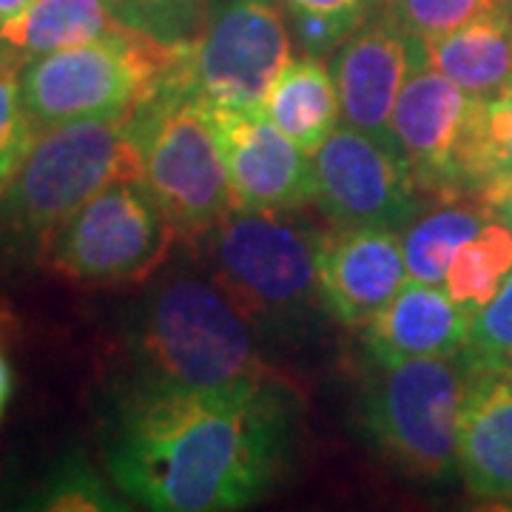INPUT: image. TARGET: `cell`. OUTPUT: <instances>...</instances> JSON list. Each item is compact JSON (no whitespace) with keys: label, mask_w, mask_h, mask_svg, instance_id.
<instances>
[{"label":"cell","mask_w":512,"mask_h":512,"mask_svg":"<svg viewBox=\"0 0 512 512\" xmlns=\"http://www.w3.org/2000/svg\"><path fill=\"white\" fill-rule=\"evenodd\" d=\"M296 450V407L274 376L211 387L134 379L111 410V481L157 512L242 510Z\"/></svg>","instance_id":"obj_1"},{"label":"cell","mask_w":512,"mask_h":512,"mask_svg":"<svg viewBox=\"0 0 512 512\" xmlns=\"http://www.w3.org/2000/svg\"><path fill=\"white\" fill-rule=\"evenodd\" d=\"M120 180H143L131 114L37 134L0 197V248L23 259H43L57 228Z\"/></svg>","instance_id":"obj_2"},{"label":"cell","mask_w":512,"mask_h":512,"mask_svg":"<svg viewBox=\"0 0 512 512\" xmlns=\"http://www.w3.org/2000/svg\"><path fill=\"white\" fill-rule=\"evenodd\" d=\"M183 43L117 29L20 66L23 106L37 134L80 120L128 117L180 74Z\"/></svg>","instance_id":"obj_3"},{"label":"cell","mask_w":512,"mask_h":512,"mask_svg":"<svg viewBox=\"0 0 512 512\" xmlns=\"http://www.w3.org/2000/svg\"><path fill=\"white\" fill-rule=\"evenodd\" d=\"M134 345L137 379L211 387L274 376L259 350V328L217 279L177 276L151 293Z\"/></svg>","instance_id":"obj_4"},{"label":"cell","mask_w":512,"mask_h":512,"mask_svg":"<svg viewBox=\"0 0 512 512\" xmlns=\"http://www.w3.org/2000/svg\"><path fill=\"white\" fill-rule=\"evenodd\" d=\"M470 373L473 365L464 353L393 365L367 359V379L356 404L367 444L407 478H453L458 416Z\"/></svg>","instance_id":"obj_5"},{"label":"cell","mask_w":512,"mask_h":512,"mask_svg":"<svg viewBox=\"0 0 512 512\" xmlns=\"http://www.w3.org/2000/svg\"><path fill=\"white\" fill-rule=\"evenodd\" d=\"M214 279L259 333H299L311 313H325L319 296V231L282 214L231 211L208 234Z\"/></svg>","instance_id":"obj_6"},{"label":"cell","mask_w":512,"mask_h":512,"mask_svg":"<svg viewBox=\"0 0 512 512\" xmlns=\"http://www.w3.org/2000/svg\"><path fill=\"white\" fill-rule=\"evenodd\" d=\"M131 126L148 191L180 234L208 239L231 211H237L208 109L177 86H165L131 114Z\"/></svg>","instance_id":"obj_7"},{"label":"cell","mask_w":512,"mask_h":512,"mask_svg":"<svg viewBox=\"0 0 512 512\" xmlns=\"http://www.w3.org/2000/svg\"><path fill=\"white\" fill-rule=\"evenodd\" d=\"M180 228L143 180H120L74 211L49 239V271L86 288L146 282L171 254Z\"/></svg>","instance_id":"obj_8"},{"label":"cell","mask_w":512,"mask_h":512,"mask_svg":"<svg viewBox=\"0 0 512 512\" xmlns=\"http://www.w3.org/2000/svg\"><path fill=\"white\" fill-rule=\"evenodd\" d=\"M291 35L274 0H217L183 43L171 86L205 109H262L291 63Z\"/></svg>","instance_id":"obj_9"},{"label":"cell","mask_w":512,"mask_h":512,"mask_svg":"<svg viewBox=\"0 0 512 512\" xmlns=\"http://www.w3.org/2000/svg\"><path fill=\"white\" fill-rule=\"evenodd\" d=\"M311 160L313 202L336 228L404 231L430 202L393 148L348 123L336 128Z\"/></svg>","instance_id":"obj_10"},{"label":"cell","mask_w":512,"mask_h":512,"mask_svg":"<svg viewBox=\"0 0 512 512\" xmlns=\"http://www.w3.org/2000/svg\"><path fill=\"white\" fill-rule=\"evenodd\" d=\"M237 211L291 214L316 197L313 160L259 109H208Z\"/></svg>","instance_id":"obj_11"},{"label":"cell","mask_w":512,"mask_h":512,"mask_svg":"<svg viewBox=\"0 0 512 512\" xmlns=\"http://www.w3.org/2000/svg\"><path fill=\"white\" fill-rule=\"evenodd\" d=\"M473 100L427 63L404 83L390 131L410 180L427 200H467L458 183V154Z\"/></svg>","instance_id":"obj_12"},{"label":"cell","mask_w":512,"mask_h":512,"mask_svg":"<svg viewBox=\"0 0 512 512\" xmlns=\"http://www.w3.org/2000/svg\"><path fill=\"white\" fill-rule=\"evenodd\" d=\"M421 63L424 43L399 29L382 6L333 52L330 60L342 120L396 151L390 131L393 109L404 83Z\"/></svg>","instance_id":"obj_13"},{"label":"cell","mask_w":512,"mask_h":512,"mask_svg":"<svg viewBox=\"0 0 512 512\" xmlns=\"http://www.w3.org/2000/svg\"><path fill=\"white\" fill-rule=\"evenodd\" d=\"M316 271L325 313L362 330L407 282L402 231L333 225L319 239Z\"/></svg>","instance_id":"obj_14"},{"label":"cell","mask_w":512,"mask_h":512,"mask_svg":"<svg viewBox=\"0 0 512 512\" xmlns=\"http://www.w3.org/2000/svg\"><path fill=\"white\" fill-rule=\"evenodd\" d=\"M456 467L478 501L512 504V365L473 367L458 416Z\"/></svg>","instance_id":"obj_15"},{"label":"cell","mask_w":512,"mask_h":512,"mask_svg":"<svg viewBox=\"0 0 512 512\" xmlns=\"http://www.w3.org/2000/svg\"><path fill=\"white\" fill-rule=\"evenodd\" d=\"M476 313L447 293L444 285L410 279L396 296L367 322V359L393 365L404 359H447L461 356Z\"/></svg>","instance_id":"obj_16"},{"label":"cell","mask_w":512,"mask_h":512,"mask_svg":"<svg viewBox=\"0 0 512 512\" xmlns=\"http://www.w3.org/2000/svg\"><path fill=\"white\" fill-rule=\"evenodd\" d=\"M424 63L470 97H493L512 83V20L507 9L470 20L450 35L421 40Z\"/></svg>","instance_id":"obj_17"},{"label":"cell","mask_w":512,"mask_h":512,"mask_svg":"<svg viewBox=\"0 0 512 512\" xmlns=\"http://www.w3.org/2000/svg\"><path fill=\"white\" fill-rule=\"evenodd\" d=\"M259 111L313 157V151L328 140L342 120V103L330 66L322 63V57H291Z\"/></svg>","instance_id":"obj_18"},{"label":"cell","mask_w":512,"mask_h":512,"mask_svg":"<svg viewBox=\"0 0 512 512\" xmlns=\"http://www.w3.org/2000/svg\"><path fill=\"white\" fill-rule=\"evenodd\" d=\"M123 29L109 0H35L23 15L0 26V52L18 66L57 49L89 43Z\"/></svg>","instance_id":"obj_19"},{"label":"cell","mask_w":512,"mask_h":512,"mask_svg":"<svg viewBox=\"0 0 512 512\" xmlns=\"http://www.w3.org/2000/svg\"><path fill=\"white\" fill-rule=\"evenodd\" d=\"M458 183L467 200L493 205L512 188V83L493 97H476L458 154Z\"/></svg>","instance_id":"obj_20"},{"label":"cell","mask_w":512,"mask_h":512,"mask_svg":"<svg viewBox=\"0 0 512 512\" xmlns=\"http://www.w3.org/2000/svg\"><path fill=\"white\" fill-rule=\"evenodd\" d=\"M490 220L493 214L478 200H447L439 208H424L402 231L407 276L430 285H444L458 248L476 237Z\"/></svg>","instance_id":"obj_21"},{"label":"cell","mask_w":512,"mask_h":512,"mask_svg":"<svg viewBox=\"0 0 512 512\" xmlns=\"http://www.w3.org/2000/svg\"><path fill=\"white\" fill-rule=\"evenodd\" d=\"M510 271L512 231L493 217L476 237L458 248L444 276V288L458 305L476 313L498 293Z\"/></svg>","instance_id":"obj_22"},{"label":"cell","mask_w":512,"mask_h":512,"mask_svg":"<svg viewBox=\"0 0 512 512\" xmlns=\"http://www.w3.org/2000/svg\"><path fill=\"white\" fill-rule=\"evenodd\" d=\"M291 18L293 37L305 55L325 57L336 52L384 0H282Z\"/></svg>","instance_id":"obj_23"},{"label":"cell","mask_w":512,"mask_h":512,"mask_svg":"<svg viewBox=\"0 0 512 512\" xmlns=\"http://www.w3.org/2000/svg\"><path fill=\"white\" fill-rule=\"evenodd\" d=\"M495 9H504V0H384L396 26L419 40L450 35Z\"/></svg>","instance_id":"obj_24"},{"label":"cell","mask_w":512,"mask_h":512,"mask_svg":"<svg viewBox=\"0 0 512 512\" xmlns=\"http://www.w3.org/2000/svg\"><path fill=\"white\" fill-rule=\"evenodd\" d=\"M114 18L165 43H185L197 35L208 12L202 0H109Z\"/></svg>","instance_id":"obj_25"},{"label":"cell","mask_w":512,"mask_h":512,"mask_svg":"<svg viewBox=\"0 0 512 512\" xmlns=\"http://www.w3.org/2000/svg\"><path fill=\"white\" fill-rule=\"evenodd\" d=\"M35 137L37 131L20 94V66L0 52V197L18 174Z\"/></svg>","instance_id":"obj_26"},{"label":"cell","mask_w":512,"mask_h":512,"mask_svg":"<svg viewBox=\"0 0 512 512\" xmlns=\"http://www.w3.org/2000/svg\"><path fill=\"white\" fill-rule=\"evenodd\" d=\"M464 356L473 367L512 365V271L493 299L473 316Z\"/></svg>","instance_id":"obj_27"},{"label":"cell","mask_w":512,"mask_h":512,"mask_svg":"<svg viewBox=\"0 0 512 512\" xmlns=\"http://www.w3.org/2000/svg\"><path fill=\"white\" fill-rule=\"evenodd\" d=\"M43 510H117L120 504L83 461H66L40 495Z\"/></svg>","instance_id":"obj_28"},{"label":"cell","mask_w":512,"mask_h":512,"mask_svg":"<svg viewBox=\"0 0 512 512\" xmlns=\"http://www.w3.org/2000/svg\"><path fill=\"white\" fill-rule=\"evenodd\" d=\"M12 387H15L12 367H9L6 353L0 350V419H3V413H6V404H9V399H12Z\"/></svg>","instance_id":"obj_29"},{"label":"cell","mask_w":512,"mask_h":512,"mask_svg":"<svg viewBox=\"0 0 512 512\" xmlns=\"http://www.w3.org/2000/svg\"><path fill=\"white\" fill-rule=\"evenodd\" d=\"M487 211L493 214L495 220H501L512 231V188L510 191H504V194H501V197H498Z\"/></svg>","instance_id":"obj_30"},{"label":"cell","mask_w":512,"mask_h":512,"mask_svg":"<svg viewBox=\"0 0 512 512\" xmlns=\"http://www.w3.org/2000/svg\"><path fill=\"white\" fill-rule=\"evenodd\" d=\"M35 0H0V26L23 15Z\"/></svg>","instance_id":"obj_31"},{"label":"cell","mask_w":512,"mask_h":512,"mask_svg":"<svg viewBox=\"0 0 512 512\" xmlns=\"http://www.w3.org/2000/svg\"><path fill=\"white\" fill-rule=\"evenodd\" d=\"M504 9H507V15H510L512 20V0H504Z\"/></svg>","instance_id":"obj_32"}]
</instances>
